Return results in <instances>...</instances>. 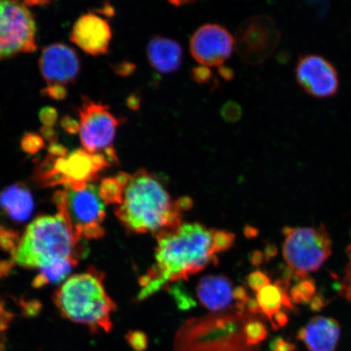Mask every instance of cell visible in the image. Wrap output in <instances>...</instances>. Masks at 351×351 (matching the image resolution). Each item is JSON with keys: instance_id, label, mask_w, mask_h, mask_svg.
<instances>
[{"instance_id": "39", "label": "cell", "mask_w": 351, "mask_h": 351, "mask_svg": "<svg viewBox=\"0 0 351 351\" xmlns=\"http://www.w3.org/2000/svg\"><path fill=\"white\" fill-rule=\"evenodd\" d=\"M176 202H177L178 208L182 210V213L190 209L193 205V200L191 199V197H180V199Z\"/></svg>"}, {"instance_id": "16", "label": "cell", "mask_w": 351, "mask_h": 351, "mask_svg": "<svg viewBox=\"0 0 351 351\" xmlns=\"http://www.w3.org/2000/svg\"><path fill=\"white\" fill-rule=\"evenodd\" d=\"M234 288L226 276L208 275L202 278L196 289L201 304L212 313L225 311L234 300Z\"/></svg>"}, {"instance_id": "27", "label": "cell", "mask_w": 351, "mask_h": 351, "mask_svg": "<svg viewBox=\"0 0 351 351\" xmlns=\"http://www.w3.org/2000/svg\"><path fill=\"white\" fill-rule=\"evenodd\" d=\"M172 295L180 310L187 311L195 306V300L181 288L174 287L172 289Z\"/></svg>"}, {"instance_id": "38", "label": "cell", "mask_w": 351, "mask_h": 351, "mask_svg": "<svg viewBox=\"0 0 351 351\" xmlns=\"http://www.w3.org/2000/svg\"><path fill=\"white\" fill-rule=\"evenodd\" d=\"M326 300L322 296H315L311 302V309L313 311H319L326 306Z\"/></svg>"}, {"instance_id": "21", "label": "cell", "mask_w": 351, "mask_h": 351, "mask_svg": "<svg viewBox=\"0 0 351 351\" xmlns=\"http://www.w3.org/2000/svg\"><path fill=\"white\" fill-rule=\"evenodd\" d=\"M289 297L293 304H308L313 301L315 295V284L313 280L302 278L289 289Z\"/></svg>"}, {"instance_id": "1", "label": "cell", "mask_w": 351, "mask_h": 351, "mask_svg": "<svg viewBox=\"0 0 351 351\" xmlns=\"http://www.w3.org/2000/svg\"><path fill=\"white\" fill-rule=\"evenodd\" d=\"M156 265L139 280L138 298L147 300L170 282L187 280L217 262L213 230L199 223H182L156 235Z\"/></svg>"}, {"instance_id": "12", "label": "cell", "mask_w": 351, "mask_h": 351, "mask_svg": "<svg viewBox=\"0 0 351 351\" xmlns=\"http://www.w3.org/2000/svg\"><path fill=\"white\" fill-rule=\"evenodd\" d=\"M235 47L232 34L223 26L207 24L197 29L191 38V52L204 67H218L230 58Z\"/></svg>"}, {"instance_id": "20", "label": "cell", "mask_w": 351, "mask_h": 351, "mask_svg": "<svg viewBox=\"0 0 351 351\" xmlns=\"http://www.w3.org/2000/svg\"><path fill=\"white\" fill-rule=\"evenodd\" d=\"M78 261L64 260L52 263L49 266L39 269L38 274L35 276L33 282L34 287L40 288L48 284H56L62 282L71 273Z\"/></svg>"}, {"instance_id": "28", "label": "cell", "mask_w": 351, "mask_h": 351, "mask_svg": "<svg viewBox=\"0 0 351 351\" xmlns=\"http://www.w3.org/2000/svg\"><path fill=\"white\" fill-rule=\"evenodd\" d=\"M127 340L131 348L135 351H145L148 346V339L146 333L142 331H132L127 335Z\"/></svg>"}, {"instance_id": "22", "label": "cell", "mask_w": 351, "mask_h": 351, "mask_svg": "<svg viewBox=\"0 0 351 351\" xmlns=\"http://www.w3.org/2000/svg\"><path fill=\"white\" fill-rule=\"evenodd\" d=\"M269 332L265 324L258 319H249L243 326V336L245 344L250 348L260 345L265 341Z\"/></svg>"}, {"instance_id": "25", "label": "cell", "mask_w": 351, "mask_h": 351, "mask_svg": "<svg viewBox=\"0 0 351 351\" xmlns=\"http://www.w3.org/2000/svg\"><path fill=\"white\" fill-rule=\"evenodd\" d=\"M247 284L254 292L258 293L266 285L271 284V280L266 274L256 270L248 276Z\"/></svg>"}, {"instance_id": "7", "label": "cell", "mask_w": 351, "mask_h": 351, "mask_svg": "<svg viewBox=\"0 0 351 351\" xmlns=\"http://www.w3.org/2000/svg\"><path fill=\"white\" fill-rule=\"evenodd\" d=\"M282 253L298 278L317 271L332 254V241L326 228H285Z\"/></svg>"}, {"instance_id": "10", "label": "cell", "mask_w": 351, "mask_h": 351, "mask_svg": "<svg viewBox=\"0 0 351 351\" xmlns=\"http://www.w3.org/2000/svg\"><path fill=\"white\" fill-rule=\"evenodd\" d=\"M280 40V32L273 19L252 16L237 30L235 47L241 59L250 65L260 64L273 55Z\"/></svg>"}, {"instance_id": "43", "label": "cell", "mask_w": 351, "mask_h": 351, "mask_svg": "<svg viewBox=\"0 0 351 351\" xmlns=\"http://www.w3.org/2000/svg\"><path fill=\"white\" fill-rule=\"evenodd\" d=\"M170 3L173 4L176 6H182L185 5V4H189L191 3H194L197 1V0H168Z\"/></svg>"}, {"instance_id": "32", "label": "cell", "mask_w": 351, "mask_h": 351, "mask_svg": "<svg viewBox=\"0 0 351 351\" xmlns=\"http://www.w3.org/2000/svg\"><path fill=\"white\" fill-rule=\"evenodd\" d=\"M269 320L274 330H278L288 324L289 315L287 311L282 310L275 314Z\"/></svg>"}, {"instance_id": "40", "label": "cell", "mask_w": 351, "mask_h": 351, "mask_svg": "<svg viewBox=\"0 0 351 351\" xmlns=\"http://www.w3.org/2000/svg\"><path fill=\"white\" fill-rule=\"evenodd\" d=\"M236 105H229V106H227V108L223 111V115H225V117H229L230 115V113H232V120L235 119V117H239V110H237L236 111Z\"/></svg>"}, {"instance_id": "33", "label": "cell", "mask_w": 351, "mask_h": 351, "mask_svg": "<svg viewBox=\"0 0 351 351\" xmlns=\"http://www.w3.org/2000/svg\"><path fill=\"white\" fill-rule=\"evenodd\" d=\"M60 123L64 130L70 134L78 133L79 129H80V123L69 116L64 117Z\"/></svg>"}, {"instance_id": "24", "label": "cell", "mask_w": 351, "mask_h": 351, "mask_svg": "<svg viewBox=\"0 0 351 351\" xmlns=\"http://www.w3.org/2000/svg\"><path fill=\"white\" fill-rule=\"evenodd\" d=\"M21 147L25 152L34 154L40 151L44 147V141L41 136L34 133H27L21 140Z\"/></svg>"}, {"instance_id": "3", "label": "cell", "mask_w": 351, "mask_h": 351, "mask_svg": "<svg viewBox=\"0 0 351 351\" xmlns=\"http://www.w3.org/2000/svg\"><path fill=\"white\" fill-rule=\"evenodd\" d=\"M104 279V274L92 267L66 280L53 296L61 315L93 332L111 331L117 306L105 289Z\"/></svg>"}, {"instance_id": "6", "label": "cell", "mask_w": 351, "mask_h": 351, "mask_svg": "<svg viewBox=\"0 0 351 351\" xmlns=\"http://www.w3.org/2000/svg\"><path fill=\"white\" fill-rule=\"evenodd\" d=\"M112 164L106 156L84 149L70 154L49 153L39 166L37 178L45 186L82 185L95 181L101 171Z\"/></svg>"}, {"instance_id": "35", "label": "cell", "mask_w": 351, "mask_h": 351, "mask_svg": "<svg viewBox=\"0 0 351 351\" xmlns=\"http://www.w3.org/2000/svg\"><path fill=\"white\" fill-rule=\"evenodd\" d=\"M245 313L250 315H254L262 313L260 305L258 304L257 300L250 298L245 304Z\"/></svg>"}, {"instance_id": "11", "label": "cell", "mask_w": 351, "mask_h": 351, "mask_svg": "<svg viewBox=\"0 0 351 351\" xmlns=\"http://www.w3.org/2000/svg\"><path fill=\"white\" fill-rule=\"evenodd\" d=\"M295 76L302 89L315 98L332 97L339 89V77L336 68L322 56H300L295 67Z\"/></svg>"}, {"instance_id": "23", "label": "cell", "mask_w": 351, "mask_h": 351, "mask_svg": "<svg viewBox=\"0 0 351 351\" xmlns=\"http://www.w3.org/2000/svg\"><path fill=\"white\" fill-rule=\"evenodd\" d=\"M235 234L225 230H213V243L217 253L227 251L234 245Z\"/></svg>"}, {"instance_id": "8", "label": "cell", "mask_w": 351, "mask_h": 351, "mask_svg": "<svg viewBox=\"0 0 351 351\" xmlns=\"http://www.w3.org/2000/svg\"><path fill=\"white\" fill-rule=\"evenodd\" d=\"M77 111L80 117L79 136L83 149L91 154L104 155L117 164L118 159L113 142L118 127L125 120L114 115L108 105L95 102L86 96H83Z\"/></svg>"}, {"instance_id": "13", "label": "cell", "mask_w": 351, "mask_h": 351, "mask_svg": "<svg viewBox=\"0 0 351 351\" xmlns=\"http://www.w3.org/2000/svg\"><path fill=\"white\" fill-rule=\"evenodd\" d=\"M38 65L47 85L66 87L76 81L81 69L76 51L60 43L43 48Z\"/></svg>"}, {"instance_id": "42", "label": "cell", "mask_w": 351, "mask_h": 351, "mask_svg": "<svg viewBox=\"0 0 351 351\" xmlns=\"http://www.w3.org/2000/svg\"><path fill=\"white\" fill-rule=\"evenodd\" d=\"M263 260V256L262 253H261L260 252H256L254 253L252 261L254 265H261Z\"/></svg>"}, {"instance_id": "17", "label": "cell", "mask_w": 351, "mask_h": 351, "mask_svg": "<svg viewBox=\"0 0 351 351\" xmlns=\"http://www.w3.org/2000/svg\"><path fill=\"white\" fill-rule=\"evenodd\" d=\"M147 54L152 67L160 73L178 71L182 63V48L173 39L154 37L148 43Z\"/></svg>"}, {"instance_id": "14", "label": "cell", "mask_w": 351, "mask_h": 351, "mask_svg": "<svg viewBox=\"0 0 351 351\" xmlns=\"http://www.w3.org/2000/svg\"><path fill=\"white\" fill-rule=\"evenodd\" d=\"M111 26L95 13L82 15L73 25L70 39L81 50L91 56L106 54L111 43Z\"/></svg>"}, {"instance_id": "18", "label": "cell", "mask_w": 351, "mask_h": 351, "mask_svg": "<svg viewBox=\"0 0 351 351\" xmlns=\"http://www.w3.org/2000/svg\"><path fill=\"white\" fill-rule=\"evenodd\" d=\"M0 208L12 221H25L34 210L32 193L22 184L8 186L0 195Z\"/></svg>"}, {"instance_id": "34", "label": "cell", "mask_w": 351, "mask_h": 351, "mask_svg": "<svg viewBox=\"0 0 351 351\" xmlns=\"http://www.w3.org/2000/svg\"><path fill=\"white\" fill-rule=\"evenodd\" d=\"M192 74L195 81L199 82H206L210 78V70L207 67H204V66H200V67L194 69Z\"/></svg>"}, {"instance_id": "31", "label": "cell", "mask_w": 351, "mask_h": 351, "mask_svg": "<svg viewBox=\"0 0 351 351\" xmlns=\"http://www.w3.org/2000/svg\"><path fill=\"white\" fill-rule=\"evenodd\" d=\"M269 351H296V346L282 337H276L270 341Z\"/></svg>"}, {"instance_id": "29", "label": "cell", "mask_w": 351, "mask_h": 351, "mask_svg": "<svg viewBox=\"0 0 351 351\" xmlns=\"http://www.w3.org/2000/svg\"><path fill=\"white\" fill-rule=\"evenodd\" d=\"M58 119L59 113L55 108L45 107L39 112V120L43 123L44 127L52 128Z\"/></svg>"}, {"instance_id": "37", "label": "cell", "mask_w": 351, "mask_h": 351, "mask_svg": "<svg viewBox=\"0 0 351 351\" xmlns=\"http://www.w3.org/2000/svg\"><path fill=\"white\" fill-rule=\"evenodd\" d=\"M10 319V317H8V313L5 310H4V306L2 304V302H0V333L5 330Z\"/></svg>"}, {"instance_id": "19", "label": "cell", "mask_w": 351, "mask_h": 351, "mask_svg": "<svg viewBox=\"0 0 351 351\" xmlns=\"http://www.w3.org/2000/svg\"><path fill=\"white\" fill-rule=\"evenodd\" d=\"M289 280L285 279L274 285H267L257 293L256 300L261 310L269 319L282 311L283 307L293 310V304L288 292Z\"/></svg>"}, {"instance_id": "9", "label": "cell", "mask_w": 351, "mask_h": 351, "mask_svg": "<svg viewBox=\"0 0 351 351\" xmlns=\"http://www.w3.org/2000/svg\"><path fill=\"white\" fill-rule=\"evenodd\" d=\"M37 26L20 0H0V61L37 49Z\"/></svg>"}, {"instance_id": "26", "label": "cell", "mask_w": 351, "mask_h": 351, "mask_svg": "<svg viewBox=\"0 0 351 351\" xmlns=\"http://www.w3.org/2000/svg\"><path fill=\"white\" fill-rule=\"evenodd\" d=\"M348 263L340 285L341 295L351 304V245L348 249Z\"/></svg>"}, {"instance_id": "41", "label": "cell", "mask_w": 351, "mask_h": 351, "mask_svg": "<svg viewBox=\"0 0 351 351\" xmlns=\"http://www.w3.org/2000/svg\"><path fill=\"white\" fill-rule=\"evenodd\" d=\"M51 3V0H24L26 6H45Z\"/></svg>"}, {"instance_id": "30", "label": "cell", "mask_w": 351, "mask_h": 351, "mask_svg": "<svg viewBox=\"0 0 351 351\" xmlns=\"http://www.w3.org/2000/svg\"><path fill=\"white\" fill-rule=\"evenodd\" d=\"M42 94L45 97L53 100L60 101L67 98V87L60 85H47L42 90Z\"/></svg>"}, {"instance_id": "36", "label": "cell", "mask_w": 351, "mask_h": 351, "mask_svg": "<svg viewBox=\"0 0 351 351\" xmlns=\"http://www.w3.org/2000/svg\"><path fill=\"white\" fill-rule=\"evenodd\" d=\"M234 298L239 304H245L249 300L247 289L243 287H238L234 289Z\"/></svg>"}, {"instance_id": "15", "label": "cell", "mask_w": 351, "mask_h": 351, "mask_svg": "<svg viewBox=\"0 0 351 351\" xmlns=\"http://www.w3.org/2000/svg\"><path fill=\"white\" fill-rule=\"evenodd\" d=\"M340 324L326 317H315L298 332L297 339L310 351H335L341 337Z\"/></svg>"}, {"instance_id": "2", "label": "cell", "mask_w": 351, "mask_h": 351, "mask_svg": "<svg viewBox=\"0 0 351 351\" xmlns=\"http://www.w3.org/2000/svg\"><path fill=\"white\" fill-rule=\"evenodd\" d=\"M182 212L156 176L146 169L124 173V185L115 215L135 234H158L182 225Z\"/></svg>"}, {"instance_id": "5", "label": "cell", "mask_w": 351, "mask_h": 351, "mask_svg": "<svg viewBox=\"0 0 351 351\" xmlns=\"http://www.w3.org/2000/svg\"><path fill=\"white\" fill-rule=\"evenodd\" d=\"M53 202L58 215L79 239L102 238L106 212L99 186L86 183L65 186L56 192Z\"/></svg>"}, {"instance_id": "4", "label": "cell", "mask_w": 351, "mask_h": 351, "mask_svg": "<svg viewBox=\"0 0 351 351\" xmlns=\"http://www.w3.org/2000/svg\"><path fill=\"white\" fill-rule=\"evenodd\" d=\"M84 254L82 239L57 215L38 217L30 223L17 241L12 256L17 265L39 270L69 258L79 261Z\"/></svg>"}]
</instances>
